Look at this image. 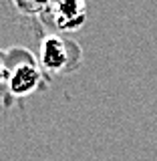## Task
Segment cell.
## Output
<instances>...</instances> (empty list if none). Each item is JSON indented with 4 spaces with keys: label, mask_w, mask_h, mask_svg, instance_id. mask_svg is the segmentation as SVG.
<instances>
[{
    "label": "cell",
    "mask_w": 157,
    "mask_h": 161,
    "mask_svg": "<svg viewBox=\"0 0 157 161\" xmlns=\"http://www.w3.org/2000/svg\"><path fill=\"white\" fill-rule=\"evenodd\" d=\"M40 69L47 73H69L81 63V48L75 40L60 34H48L40 42Z\"/></svg>",
    "instance_id": "cell-1"
},
{
    "label": "cell",
    "mask_w": 157,
    "mask_h": 161,
    "mask_svg": "<svg viewBox=\"0 0 157 161\" xmlns=\"http://www.w3.org/2000/svg\"><path fill=\"white\" fill-rule=\"evenodd\" d=\"M40 80H42V70L30 54H26L24 60L8 64L6 85H8V93L14 95V97H26V95L34 93L40 87Z\"/></svg>",
    "instance_id": "cell-2"
},
{
    "label": "cell",
    "mask_w": 157,
    "mask_h": 161,
    "mask_svg": "<svg viewBox=\"0 0 157 161\" xmlns=\"http://www.w3.org/2000/svg\"><path fill=\"white\" fill-rule=\"evenodd\" d=\"M48 10H53V22L59 30H75L87 20V4L79 0L48 4Z\"/></svg>",
    "instance_id": "cell-3"
},
{
    "label": "cell",
    "mask_w": 157,
    "mask_h": 161,
    "mask_svg": "<svg viewBox=\"0 0 157 161\" xmlns=\"http://www.w3.org/2000/svg\"><path fill=\"white\" fill-rule=\"evenodd\" d=\"M8 79V63H6V53L0 50V85L6 83Z\"/></svg>",
    "instance_id": "cell-4"
}]
</instances>
